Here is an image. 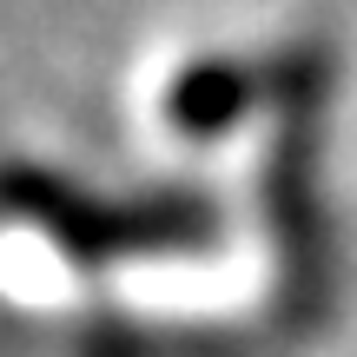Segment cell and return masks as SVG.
<instances>
[{"label": "cell", "mask_w": 357, "mask_h": 357, "mask_svg": "<svg viewBox=\"0 0 357 357\" xmlns=\"http://www.w3.org/2000/svg\"><path fill=\"white\" fill-rule=\"evenodd\" d=\"M258 106V73L245 53H192L159 79V126L178 139H218Z\"/></svg>", "instance_id": "cell-1"}]
</instances>
